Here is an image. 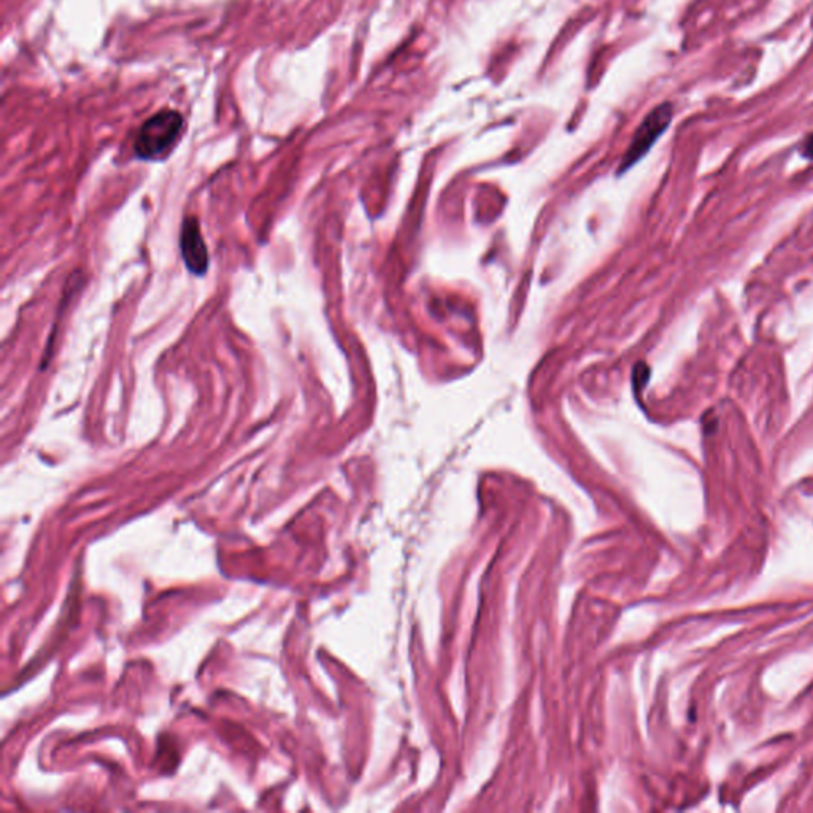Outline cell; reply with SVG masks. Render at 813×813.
Listing matches in <instances>:
<instances>
[{
  "label": "cell",
  "instance_id": "obj_1",
  "mask_svg": "<svg viewBox=\"0 0 813 813\" xmlns=\"http://www.w3.org/2000/svg\"><path fill=\"white\" fill-rule=\"evenodd\" d=\"M183 116L175 110H161L143 123L135 139L134 149L145 161L161 159L177 145L183 131Z\"/></svg>",
  "mask_w": 813,
  "mask_h": 813
},
{
  "label": "cell",
  "instance_id": "obj_2",
  "mask_svg": "<svg viewBox=\"0 0 813 813\" xmlns=\"http://www.w3.org/2000/svg\"><path fill=\"white\" fill-rule=\"evenodd\" d=\"M672 106L671 104H663L656 106L650 114L645 118L640 128L637 129L636 135L632 139L628 153L622 159V172L632 167L637 161H640L655 142L658 140L661 135L665 134V129L669 128L672 121Z\"/></svg>",
  "mask_w": 813,
  "mask_h": 813
},
{
  "label": "cell",
  "instance_id": "obj_3",
  "mask_svg": "<svg viewBox=\"0 0 813 813\" xmlns=\"http://www.w3.org/2000/svg\"><path fill=\"white\" fill-rule=\"evenodd\" d=\"M182 256L188 270L194 275H206L208 269V250L194 216L186 218L182 227Z\"/></svg>",
  "mask_w": 813,
  "mask_h": 813
}]
</instances>
